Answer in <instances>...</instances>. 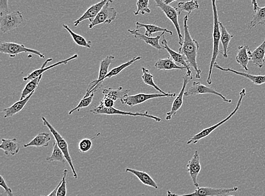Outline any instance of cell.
<instances>
[{
	"label": "cell",
	"mask_w": 265,
	"mask_h": 196,
	"mask_svg": "<svg viewBox=\"0 0 265 196\" xmlns=\"http://www.w3.org/2000/svg\"><path fill=\"white\" fill-rule=\"evenodd\" d=\"M142 57L141 56L135 57L132 58L131 60L128 61L126 63H124L121 65L118 66V67L113 69L111 72H109L106 77L105 78V80L109 79L112 77L117 76L119 74L123 71L124 69L129 67L131 65L134 64L136 61L141 60Z\"/></svg>",
	"instance_id": "obj_35"
},
{
	"label": "cell",
	"mask_w": 265,
	"mask_h": 196,
	"mask_svg": "<svg viewBox=\"0 0 265 196\" xmlns=\"http://www.w3.org/2000/svg\"><path fill=\"white\" fill-rule=\"evenodd\" d=\"M220 27L221 31V42L223 48V52L222 54L225 58H228V45L231 39L233 38V35L229 34L227 29L223 25V23L220 21Z\"/></svg>",
	"instance_id": "obj_30"
},
{
	"label": "cell",
	"mask_w": 265,
	"mask_h": 196,
	"mask_svg": "<svg viewBox=\"0 0 265 196\" xmlns=\"http://www.w3.org/2000/svg\"><path fill=\"white\" fill-rule=\"evenodd\" d=\"M239 188L234 187L230 188H214L212 187H198L192 193L185 195L173 194L170 191H167V196H227L232 192H236Z\"/></svg>",
	"instance_id": "obj_7"
},
{
	"label": "cell",
	"mask_w": 265,
	"mask_h": 196,
	"mask_svg": "<svg viewBox=\"0 0 265 196\" xmlns=\"http://www.w3.org/2000/svg\"><path fill=\"white\" fill-rule=\"evenodd\" d=\"M46 160L51 162H59L65 163L66 162V159L63 152H62L59 147H58L56 141L53 143V151L51 156L46 158Z\"/></svg>",
	"instance_id": "obj_37"
},
{
	"label": "cell",
	"mask_w": 265,
	"mask_h": 196,
	"mask_svg": "<svg viewBox=\"0 0 265 196\" xmlns=\"http://www.w3.org/2000/svg\"><path fill=\"white\" fill-rule=\"evenodd\" d=\"M189 15H186L183 20L184 23V40L179 50V53L185 58L187 64L192 67L196 72V78L200 79L201 78V70L198 68L197 57L200 49L198 42L191 37L189 32L188 21Z\"/></svg>",
	"instance_id": "obj_1"
},
{
	"label": "cell",
	"mask_w": 265,
	"mask_h": 196,
	"mask_svg": "<svg viewBox=\"0 0 265 196\" xmlns=\"http://www.w3.org/2000/svg\"><path fill=\"white\" fill-rule=\"evenodd\" d=\"M131 35H134V38L136 39H139V40H143L145 42L146 44H149L151 46L153 47L154 48L158 50H163V47L159 44V40L161 38L165 35L166 33H162L161 34L158 35L155 37H148L145 35L139 33V30H128Z\"/></svg>",
	"instance_id": "obj_18"
},
{
	"label": "cell",
	"mask_w": 265,
	"mask_h": 196,
	"mask_svg": "<svg viewBox=\"0 0 265 196\" xmlns=\"http://www.w3.org/2000/svg\"><path fill=\"white\" fill-rule=\"evenodd\" d=\"M249 47L248 45H241L237 48L236 61L246 71H248V65L251 61L249 56Z\"/></svg>",
	"instance_id": "obj_27"
},
{
	"label": "cell",
	"mask_w": 265,
	"mask_h": 196,
	"mask_svg": "<svg viewBox=\"0 0 265 196\" xmlns=\"http://www.w3.org/2000/svg\"><path fill=\"white\" fill-rule=\"evenodd\" d=\"M51 140L50 134L47 132H41L38 134L28 144L24 145V148L37 147L43 148L48 147Z\"/></svg>",
	"instance_id": "obj_25"
},
{
	"label": "cell",
	"mask_w": 265,
	"mask_h": 196,
	"mask_svg": "<svg viewBox=\"0 0 265 196\" xmlns=\"http://www.w3.org/2000/svg\"><path fill=\"white\" fill-rule=\"evenodd\" d=\"M0 148L4 152L5 154L7 156L17 155L20 151V148H19L16 138L2 139L1 144L0 145Z\"/></svg>",
	"instance_id": "obj_24"
},
{
	"label": "cell",
	"mask_w": 265,
	"mask_h": 196,
	"mask_svg": "<svg viewBox=\"0 0 265 196\" xmlns=\"http://www.w3.org/2000/svg\"><path fill=\"white\" fill-rule=\"evenodd\" d=\"M0 52L8 55L10 58H15L18 54L22 53L37 55L41 59H44L45 54L38 51L27 48L23 44H19L12 42H4L0 44Z\"/></svg>",
	"instance_id": "obj_8"
},
{
	"label": "cell",
	"mask_w": 265,
	"mask_h": 196,
	"mask_svg": "<svg viewBox=\"0 0 265 196\" xmlns=\"http://www.w3.org/2000/svg\"><path fill=\"white\" fill-rule=\"evenodd\" d=\"M143 76L142 79L144 83L146 85L151 86L153 87L157 91L162 94H166L167 93L162 91V90L158 87V86L155 83L154 81V77L152 74H151L150 70L146 68H142Z\"/></svg>",
	"instance_id": "obj_36"
},
{
	"label": "cell",
	"mask_w": 265,
	"mask_h": 196,
	"mask_svg": "<svg viewBox=\"0 0 265 196\" xmlns=\"http://www.w3.org/2000/svg\"><path fill=\"white\" fill-rule=\"evenodd\" d=\"M227 196H237L236 195V196H233V195H228Z\"/></svg>",
	"instance_id": "obj_47"
},
{
	"label": "cell",
	"mask_w": 265,
	"mask_h": 196,
	"mask_svg": "<svg viewBox=\"0 0 265 196\" xmlns=\"http://www.w3.org/2000/svg\"><path fill=\"white\" fill-rule=\"evenodd\" d=\"M42 76L43 75L38 77L36 78V79L31 80L27 83L21 93L20 100L25 99L27 97H28L30 95V94L36 92L38 86L40 84L42 79Z\"/></svg>",
	"instance_id": "obj_33"
},
{
	"label": "cell",
	"mask_w": 265,
	"mask_h": 196,
	"mask_svg": "<svg viewBox=\"0 0 265 196\" xmlns=\"http://www.w3.org/2000/svg\"><path fill=\"white\" fill-rule=\"evenodd\" d=\"M217 1L213 0L212 1L213 13V48L211 62H210L209 75L206 80V82L209 85L212 84V72L214 68V66L216 63V60L218 55L222 52L220 50V43L221 41V31L220 27V21L218 19V14L217 7L216 5Z\"/></svg>",
	"instance_id": "obj_2"
},
{
	"label": "cell",
	"mask_w": 265,
	"mask_h": 196,
	"mask_svg": "<svg viewBox=\"0 0 265 196\" xmlns=\"http://www.w3.org/2000/svg\"><path fill=\"white\" fill-rule=\"evenodd\" d=\"M112 2H113V1L108 0L94 20L89 23L88 26L89 29H92L93 27L101 24H111L115 20L117 16V11L114 7L110 6V3Z\"/></svg>",
	"instance_id": "obj_11"
},
{
	"label": "cell",
	"mask_w": 265,
	"mask_h": 196,
	"mask_svg": "<svg viewBox=\"0 0 265 196\" xmlns=\"http://www.w3.org/2000/svg\"><path fill=\"white\" fill-rule=\"evenodd\" d=\"M0 186L3 188L7 196H14L12 190L7 185L5 179L2 175L0 176Z\"/></svg>",
	"instance_id": "obj_43"
},
{
	"label": "cell",
	"mask_w": 265,
	"mask_h": 196,
	"mask_svg": "<svg viewBox=\"0 0 265 196\" xmlns=\"http://www.w3.org/2000/svg\"><path fill=\"white\" fill-rule=\"evenodd\" d=\"M64 29H65L71 35L72 38L73 39L74 42L76 44L80 46L85 47L88 49L91 48L92 46V41H87L86 39L83 38L81 35L74 33L71 29H70V27L65 24L62 25Z\"/></svg>",
	"instance_id": "obj_32"
},
{
	"label": "cell",
	"mask_w": 265,
	"mask_h": 196,
	"mask_svg": "<svg viewBox=\"0 0 265 196\" xmlns=\"http://www.w3.org/2000/svg\"><path fill=\"white\" fill-rule=\"evenodd\" d=\"M161 43L163 49H165L167 52L169 53L170 58L172 59V60L175 64H177L178 65H179L180 66H183V67H185L187 69V73L192 74V72L190 69V68L189 65L187 64L185 58L183 57L182 55L179 53L175 52V51L170 48L165 35H163V40Z\"/></svg>",
	"instance_id": "obj_19"
},
{
	"label": "cell",
	"mask_w": 265,
	"mask_h": 196,
	"mask_svg": "<svg viewBox=\"0 0 265 196\" xmlns=\"http://www.w3.org/2000/svg\"><path fill=\"white\" fill-rule=\"evenodd\" d=\"M68 170L65 169L63 172V177L61 180V184L57 191V196H67V182H66V176H67Z\"/></svg>",
	"instance_id": "obj_41"
},
{
	"label": "cell",
	"mask_w": 265,
	"mask_h": 196,
	"mask_svg": "<svg viewBox=\"0 0 265 196\" xmlns=\"http://www.w3.org/2000/svg\"><path fill=\"white\" fill-rule=\"evenodd\" d=\"M187 169L192 180L194 186L197 188L200 187L197 178L201 171V166L200 153L198 151L194 152L192 158L187 164Z\"/></svg>",
	"instance_id": "obj_16"
},
{
	"label": "cell",
	"mask_w": 265,
	"mask_h": 196,
	"mask_svg": "<svg viewBox=\"0 0 265 196\" xmlns=\"http://www.w3.org/2000/svg\"><path fill=\"white\" fill-rule=\"evenodd\" d=\"M135 25L137 30L141 28L146 29V33L144 35L148 37H151L153 34L159 32H164L168 33L170 35H173L172 31L157 25L145 24V23H140L139 22H136Z\"/></svg>",
	"instance_id": "obj_29"
},
{
	"label": "cell",
	"mask_w": 265,
	"mask_h": 196,
	"mask_svg": "<svg viewBox=\"0 0 265 196\" xmlns=\"http://www.w3.org/2000/svg\"><path fill=\"white\" fill-rule=\"evenodd\" d=\"M249 56L253 65L259 68H262L265 63V39L262 44L253 52L249 50Z\"/></svg>",
	"instance_id": "obj_21"
},
{
	"label": "cell",
	"mask_w": 265,
	"mask_h": 196,
	"mask_svg": "<svg viewBox=\"0 0 265 196\" xmlns=\"http://www.w3.org/2000/svg\"><path fill=\"white\" fill-rule=\"evenodd\" d=\"M126 172H130V173L134 174L144 185L152 187L155 190L158 189V186L157 183L155 182V180L147 172L132 169V168H127Z\"/></svg>",
	"instance_id": "obj_23"
},
{
	"label": "cell",
	"mask_w": 265,
	"mask_h": 196,
	"mask_svg": "<svg viewBox=\"0 0 265 196\" xmlns=\"http://www.w3.org/2000/svg\"><path fill=\"white\" fill-rule=\"evenodd\" d=\"M90 112L95 115H108V116H124L132 117H143L148 118L152 119L157 122H161L162 119L160 117L151 115L148 112L144 113H132L131 112H125L120 111V110L114 108H105L102 104L100 103L99 106L93 108L91 110Z\"/></svg>",
	"instance_id": "obj_5"
},
{
	"label": "cell",
	"mask_w": 265,
	"mask_h": 196,
	"mask_svg": "<svg viewBox=\"0 0 265 196\" xmlns=\"http://www.w3.org/2000/svg\"><path fill=\"white\" fill-rule=\"evenodd\" d=\"M23 21L22 13L19 11L0 17V29L3 33H7L18 28Z\"/></svg>",
	"instance_id": "obj_12"
},
{
	"label": "cell",
	"mask_w": 265,
	"mask_h": 196,
	"mask_svg": "<svg viewBox=\"0 0 265 196\" xmlns=\"http://www.w3.org/2000/svg\"><path fill=\"white\" fill-rule=\"evenodd\" d=\"M207 94L219 96L224 101L226 102V103H232L231 100L227 99V98L225 97L221 93L216 91L215 89L202 84L200 82L197 81L193 82L191 87L186 91L185 96L188 97L198 95H207Z\"/></svg>",
	"instance_id": "obj_13"
},
{
	"label": "cell",
	"mask_w": 265,
	"mask_h": 196,
	"mask_svg": "<svg viewBox=\"0 0 265 196\" xmlns=\"http://www.w3.org/2000/svg\"><path fill=\"white\" fill-rule=\"evenodd\" d=\"M149 3V0H139L136 2V6H137L138 9L137 10L134 11L135 15L150 14L151 10L150 8Z\"/></svg>",
	"instance_id": "obj_38"
},
{
	"label": "cell",
	"mask_w": 265,
	"mask_h": 196,
	"mask_svg": "<svg viewBox=\"0 0 265 196\" xmlns=\"http://www.w3.org/2000/svg\"><path fill=\"white\" fill-rule=\"evenodd\" d=\"M199 3L197 1L180 2L178 3L177 9L179 12H186L189 15L194 10L199 9Z\"/></svg>",
	"instance_id": "obj_34"
},
{
	"label": "cell",
	"mask_w": 265,
	"mask_h": 196,
	"mask_svg": "<svg viewBox=\"0 0 265 196\" xmlns=\"http://www.w3.org/2000/svg\"><path fill=\"white\" fill-rule=\"evenodd\" d=\"M108 0H103L89 7L86 11L78 19L74 22V26L77 27L85 20H89L91 23L100 13L103 7L106 4Z\"/></svg>",
	"instance_id": "obj_17"
},
{
	"label": "cell",
	"mask_w": 265,
	"mask_h": 196,
	"mask_svg": "<svg viewBox=\"0 0 265 196\" xmlns=\"http://www.w3.org/2000/svg\"><path fill=\"white\" fill-rule=\"evenodd\" d=\"M193 79V76L192 74H186L183 77V86L181 91L178 94L176 99L173 102L172 107H171V111L167 112L166 114V119L169 120L172 118L173 117L177 115V113L179 109H180L183 104V97H184L186 92V89L187 85L189 83L190 80Z\"/></svg>",
	"instance_id": "obj_14"
},
{
	"label": "cell",
	"mask_w": 265,
	"mask_h": 196,
	"mask_svg": "<svg viewBox=\"0 0 265 196\" xmlns=\"http://www.w3.org/2000/svg\"><path fill=\"white\" fill-rule=\"evenodd\" d=\"M95 138L92 139L85 138L81 140L78 144L79 151L82 154H86L90 151L93 146L92 140Z\"/></svg>",
	"instance_id": "obj_40"
},
{
	"label": "cell",
	"mask_w": 265,
	"mask_h": 196,
	"mask_svg": "<svg viewBox=\"0 0 265 196\" xmlns=\"http://www.w3.org/2000/svg\"><path fill=\"white\" fill-rule=\"evenodd\" d=\"M214 68L220 70L222 72H230L236 74L237 76L246 78L249 80H250L252 83L257 85H260L265 83V76H255L249 73L237 72L230 68H223L218 65L217 62L214 65Z\"/></svg>",
	"instance_id": "obj_20"
},
{
	"label": "cell",
	"mask_w": 265,
	"mask_h": 196,
	"mask_svg": "<svg viewBox=\"0 0 265 196\" xmlns=\"http://www.w3.org/2000/svg\"><path fill=\"white\" fill-rule=\"evenodd\" d=\"M95 93H92L91 95L87 97L83 98L81 100L80 103L77 105V107L74 108L69 113V115H71L72 114L76 111H79L80 109L85 108L89 107L93 101V97L95 96Z\"/></svg>",
	"instance_id": "obj_39"
},
{
	"label": "cell",
	"mask_w": 265,
	"mask_h": 196,
	"mask_svg": "<svg viewBox=\"0 0 265 196\" xmlns=\"http://www.w3.org/2000/svg\"><path fill=\"white\" fill-rule=\"evenodd\" d=\"M252 3L253 5V10L255 14L253 15L252 20L249 24V30L258 25H264L265 23V6L260 7L255 0L252 1Z\"/></svg>",
	"instance_id": "obj_22"
},
{
	"label": "cell",
	"mask_w": 265,
	"mask_h": 196,
	"mask_svg": "<svg viewBox=\"0 0 265 196\" xmlns=\"http://www.w3.org/2000/svg\"><path fill=\"white\" fill-rule=\"evenodd\" d=\"M130 90L123 89L122 87H119L118 89H113L112 88L104 89L103 91L104 97L108 98L116 102L118 100H121L123 97L128 95Z\"/></svg>",
	"instance_id": "obj_28"
},
{
	"label": "cell",
	"mask_w": 265,
	"mask_h": 196,
	"mask_svg": "<svg viewBox=\"0 0 265 196\" xmlns=\"http://www.w3.org/2000/svg\"><path fill=\"white\" fill-rule=\"evenodd\" d=\"M163 3L167 5H170L171 3H173L176 1L175 0H162Z\"/></svg>",
	"instance_id": "obj_46"
},
{
	"label": "cell",
	"mask_w": 265,
	"mask_h": 196,
	"mask_svg": "<svg viewBox=\"0 0 265 196\" xmlns=\"http://www.w3.org/2000/svg\"><path fill=\"white\" fill-rule=\"evenodd\" d=\"M60 184H61V182H60V183L58 184V186L55 188H54V190L51 192V193H50L47 196H57V191H58V188H59L60 186ZM41 196H45L42 195Z\"/></svg>",
	"instance_id": "obj_45"
},
{
	"label": "cell",
	"mask_w": 265,
	"mask_h": 196,
	"mask_svg": "<svg viewBox=\"0 0 265 196\" xmlns=\"http://www.w3.org/2000/svg\"><path fill=\"white\" fill-rule=\"evenodd\" d=\"M78 54H76L75 55H74L73 56L66 59V60L56 62L53 65L48 66V67H45V66L47 65L48 62H52L53 60L52 58H49L47 60L45 61L43 65L42 66V67L40 69L35 70L34 72L30 74L28 76L23 78V79L24 80V81L33 80L35 79H36V78H38V77L43 75V74L45 72L48 71V70L56 68L57 66L61 65L68 64V62L70 61L76 60V59L78 58Z\"/></svg>",
	"instance_id": "obj_15"
},
{
	"label": "cell",
	"mask_w": 265,
	"mask_h": 196,
	"mask_svg": "<svg viewBox=\"0 0 265 196\" xmlns=\"http://www.w3.org/2000/svg\"><path fill=\"white\" fill-rule=\"evenodd\" d=\"M154 67L158 70H165V71L173 70H187L185 67H183V66H180L175 64L170 57L159 59L155 62Z\"/></svg>",
	"instance_id": "obj_31"
},
{
	"label": "cell",
	"mask_w": 265,
	"mask_h": 196,
	"mask_svg": "<svg viewBox=\"0 0 265 196\" xmlns=\"http://www.w3.org/2000/svg\"><path fill=\"white\" fill-rule=\"evenodd\" d=\"M245 95H246V90H245V89H243L239 93V99L238 100V102H237L236 107L234 109V111H233L230 114V115H229L227 117H226L225 119L220 121V122H218L216 124H214L211 127H209L208 128H206L204 129H202V130L200 132H198V134L194 135L192 137V138H190L188 141V142H187V144L188 145L192 144H197L202 139H203L206 138V137L209 136L210 134H212L213 131H215L216 129L220 127L221 125L224 124L226 122H227V121L229 119H230L231 118L235 115L236 112L238 111L241 103H242V101Z\"/></svg>",
	"instance_id": "obj_3"
},
{
	"label": "cell",
	"mask_w": 265,
	"mask_h": 196,
	"mask_svg": "<svg viewBox=\"0 0 265 196\" xmlns=\"http://www.w3.org/2000/svg\"><path fill=\"white\" fill-rule=\"evenodd\" d=\"M176 95L177 94L175 93H167L166 94L140 93L134 95L129 96L128 95L120 100V102L123 105H127L132 107L142 104L151 99L162 97H175Z\"/></svg>",
	"instance_id": "obj_9"
},
{
	"label": "cell",
	"mask_w": 265,
	"mask_h": 196,
	"mask_svg": "<svg viewBox=\"0 0 265 196\" xmlns=\"http://www.w3.org/2000/svg\"><path fill=\"white\" fill-rule=\"evenodd\" d=\"M115 103V102L114 101L105 97L100 101V104H102L105 108H114Z\"/></svg>",
	"instance_id": "obj_44"
},
{
	"label": "cell",
	"mask_w": 265,
	"mask_h": 196,
	"mask_svg": "<svg viewBox=\"0 0 265 196\" xmlns=\"http://www.w3.org/2000/svg\"><path fill=\"white\" fill-rule=\"evenodd\" d=\"M8 2L7 0H0V17L9 14Z\"/></svg>",
	"instance_id": "obj_42"
},
{
	"label": "cell",
	"mask_w": 265,
	"mask_h": 196,
	"mask_svg": "<svg viewBox=\"0 0 265 196\" xmlns=\"http://www.w3.org/2000/svg\"><path fill=\"white\" fill-rule=\"evenodd\" d=\"M41 119L42 121H43L44 125L48 128L50 133H51L54 139H55L58 147H59L62 152H63L66 161L68 162L70 168H71L74 178L77 179V172L76 171L75 167H74L72 158L70 154L69 146L67 142H66V140L63 138V136H62L60 133L53 127V125L49 122V121L46 119L44 117H42Z\"/></svg>",
	"instance_id": "obj_4"
},
{
	"label": "cell",
	"mask_w": 265,
	"mask_h": 196,
	"mask_svg": "<svg viewBox=\"0 0 265 196\" xmlns=\"http://www.w3.org/2000/svg\"><path fill=\"white\" fill-rule=\"evenodd\" d=\"M35 92L30 94V95L23 100H19L17 103L14 104L10 107L4 109L2 112L5 113L4 118H9L17 115V113L21 112L25 107V106L30 101L31 97L33 96Z\"/></svg>",
	"instance_id": "obj_26"
},
{
	"label": "cell",
	"mask_w": 265,
	"mask_h": 196,
	"mask_svg": "<svg viewBox=\"0 0 265 196\" xmlns=\"http://www.w3.org/2000/svg\"><path fill=\"white\" fill-rule=\"evenodd\" d=\"M114 59L115 57L113 55H109L101 62L98 78L89 83L86 90V93L83 98L87 97L92 93L98 91L99 89L102 87L105 78L109 73V67Z\"/></svg>",
	"instance_id": "obj_6"
},
{
	"label": "cell",
	"mask_w": 265,
	"mask_h": 196,
	"mask_svg": "<svg viewBox=\"0 0 265 196\" xmlns=\"http://www.w3.org/2000/svg\"><path fill=\"white\" fill-rule=\"evenodd\" d=\"M154 2L156 4L155 5L161 9L167 18L173 23L178 34L179 44L182 46L184 40V37L182 35L181 26L179 23V15L181 13L179 12L177 7L166 5L163 2L162 0H155Z\"/></svg>",
	"instance_id": "obj_10"
}]
</instances>
